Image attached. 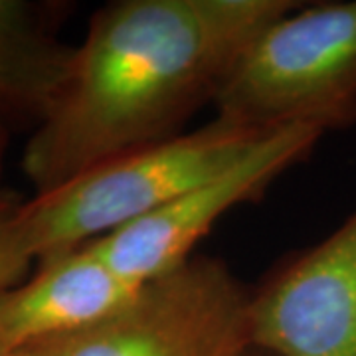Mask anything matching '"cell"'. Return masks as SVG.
<instances>
[{"label":"cell","mask_w":356,"mask_h":356,"mask_svg":"<svg viewBox=\"0 0 356 356\" xmlns=\"http://www.w3.org/2000/svg\"><path fill=\"white\" fill-rule=\"evenodd\" d=\"M250 331L269 356H356V208L255 285Z\"/></svg>","instance_id":"8992f818"},{"label":"cell","mask_w":356,"mask_h":356,"mask_svg":"<svg viewBox=\"0 0 356 356\" xmlns=\"http://www.w3.org/2000/svg\"><path fill=\"white\" fill-rule=\"evenodd\" d=\"M62 4L0 0V121L38 127L72 72L76 48L58 36Z\"/></svg>","instance_id":"ba28073f"},{"label":"cell","mask_w":356,"mask_h":356,"mask_svg":"<svg viewBox=\"0 0 356 356\" xmlns=\"http://www.w3.org/2000/svg\"><path fill=\"white\" fill-rule=\"evenodd\" d=\"M299 4L117 0L95 10L64 88L26 143L22 168L34 194L186 133L248 44Z\"/></svg>","instance_id":"6da1fadb"},{"label":"cell","mask_w":356,"mask_h":356,"mask_svg":"<svg viewBox=\"0 0 356 356\" xmlns=\"http://www.w3.org/2000/svg\"><path fill=\"white\" fill-rule=\"evenodd\" d=\"M323 137V131L303 125L273 131L226 170L153 214L91 243L105 264L129 283L143 285L156 280L192 259L196 245L222 218L261 198L281 175L303 163Z\"/></svg>","instance_id":"5b68a950"},{"label":"cell","mask_w":356,"mask_h":356,"mask_svg":"<svg viewBox=\"0 0 356 356\" xmlns=\"http://www.w3.org/2000/svg\"><path fill=\"white\" fill-rule=\"evenodd\" d=\"M252 287L222 259L194 255L139 285L111 317L88 329L38 341L20 356H245Z\"/></svg>","instance_id":"277c9868"},{"label":"cell","mask_w":356,"mask_h":356,"mask_svg":"<svg viewBox=\"0 0 356 356\" xmlns=\"http://www.w3.org/2000/svg\"><path fill=\"white\" fill-rule=\"evenodd\" d=\"M0 356H20L18 353H0Z\"/></svg>","instance_id":"7c38bea8"},{"label":"cell","mask_w":356,"mask_h":356,"mask_svg":"<svg viewBox=\"0 0 356 356\" xmlns=\"http://www.w3.org/2000/svg\"><path fill=\"white\" fill-rule=\"evenodd\" d=\"M245 356H269V355H266V353H259V350H254V348H252V350H250Z\"/></svg>","instance_id":"8fae6325"},{"label":"cell","mask_w":356,"mask_h":356,"mask_svg":"<svg viewBox=\"0 0 356 356\" xmlns=\"http://www.w3.org/2000/svg\"><path fill=\"white\" fill-rule=\"evenodd\" d=\"M271 133L214 117L178 137L111 156L18 204L16 240L34 261L105 238L226 170Z\"/></svg>","instance_id":"7a4b0ae2"},{"label":"cell","mask_w":356,"mask_h":356,"mask_svg":"<svg viewBox=\"0 0 356 356\" xmlns=\"http://www.w3.org/2000/svg\"><path fill=\"white\" fill-rule=\"evenodd\" d=\"M36 261L30 280L0 295V353L83 331L111 317L139 289L107 266L91 242Z\"/></svg>","instance_id":"52a82bcc"},{"label":"cell","mask_w":356,"mask_h":356,"mask_svg":"<svg viewBox=\"0 0 356 356\" xmlns=\"http://www.w3.org/2000/svg\"><path fill=\"white\" fill-rule=\"evenodd\" d=\"M8 147V125L0 121V177H2V166H4V154ZM2 191V188H0Z\"/></svg>","instance_id":"30bf717a"},{"label":"cell","mask_w":356,"mask_h":356,"mask_svg":"<svg viewBox=\"0 0 356 356\" xmlns=\"http://www.w3.org/2000/svg\"><path fill=\"white\" fill-rule=\"evenodd\" d=\"M20 202L22 200H18L13 192L0 191V295L22 283L32 261L22 252L14 234L13 218Z\"/></svg>","instance_id":"9c48e42d"},{"label":"cell","mask_w":356,"mask_h":356,"mask_svg":"<svg viewBox=\"0 0 356 356\" xmlns=\"http://www.w3.org/2000/svg\"><path fill=\"white\" fill-rule=\"evenodd\" d=\"M216 117L325 135L356 125V0L301 2L240 54L214 102Z\"/></svg>","instance_id":"3957f363"}]
</instances>
